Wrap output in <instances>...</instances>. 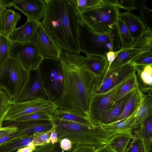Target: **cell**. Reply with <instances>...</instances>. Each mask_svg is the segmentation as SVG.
<instances>
[{"instance_id":"ffe728a7","label":"cell","mask_w":152,"mask_h":152,"mask_svg":"<svg viewBox=\"0 0 152 152\" xmlns=\"http://www.w3.org/2000/svg\"><path fill=\"white\" fill-rule=\"evenodd\" d=\"M138 87L144 94H152V65L136 69Z\"/></svg>"},{"instance_id":"4dcf8cb0","label":"cell","mask_w":152,"mask_h":152,"mask_svg":"<svg viewBox=\"0 0 152 152\" xmlns=\"http://www.w3.org/2000/svg\"><path fill=\"white\" fill-rule=\"evenodd\" d=\"M136 73L117 87L114 99V103L129 94L138 87Z\"/></svg>"},{"instance_id":"74e56055","label":"cell","mask_w":152,"mask_h":152,"mask_svg":"<svg viewBox=\"0 0 152 152\" xmlns=\"http://www.w3.org/2000/svg\"><path fill=\"white\" fill-rule=\"evenodd\" d=\"M118 7L130 12L140 8L144 5L145 0H118Z\"/></svg>"},{"instance_id":"8d00e7d4","label":"cell","mask_w":152,"mask_h":152,"mask_svg":"<svg viewBox=\"0 0 152 152\" xmlns=\"http://www.w3.org/2000/svg\"><path fill=\"white\" fill-rule=\"evenodd\" d=\"M51 120V118L49 114L45 113L39 112L23 116L10 122H22L38 120Z\"/></svg>"},{"instance_id":"f907efd6","label":"cell","mask_w":152,"mask_h":152,"mask_svg":"<svg viewBox=\"0 0 152 152\" xmlns=\"http://www.w3.org/2000/svg\"><path fill=\"white\" fill-rule=\"evenodd\" d=\"M95 152H115L106 144L96 148Z\"/></svg>"},{"instance_id":"d4e9b609","label":"cell","mask_w":152,"mask_h":152,"mask_svg":"<svg viewBox=\"0 0 152 152\" xmlns=\"http://www.w3.org/2000/svg\"><path fill=\"white\" fill-rule=\"evenodd\" d=\"M152 114V94H144L141 104L134 115L136 129Z\"/></svg>"},{"instance_id":"ac0fdd59","label":"cell","mask_w":152,"mask_h":152,"mask_svg":"<svg viewBox=\"0 0 152 152\" xmlns=\"http://www.w3.org/2000/svg\"><path fill=\"white\" fill-rule=\"evenodd\" d=\"M21 16L20 13L7 9L0 15V33L7 38L16 28Z\"/></svg>"},{"instance_id":"603a6c76","label":"cell","mask_w":152,"mask_h":152,"mask_svg":"<svg viewBox=\"0 0 152 152\" xmlns=\"http://www.w3.org/2000/svg\"><path fill=\"white\" fill-rule=\"evenodd\" d=\"M143 52L140 50L132 47L121 49L117 51L115 59L108 70L115 68L130 62L136 56Z\"/></svg>"},{"instance_id":"d590c367","label":"cell","mask_w":152,"mask_h":152,"mask_svg":"<svg viewBox=\"0 0 152 152\" xmlns=\"http://www.w3.org/2000/svg\"><path fill=\"white\" fill-rule=\"evenodd\" d=\"M71 1L79 13L102 3V0H71Z\"/></svg>"},{"instance_id":"d6a6232c","label":"cell","mask_w":152,"mask_h":152,"mask_svg":"<svg viewBox=\"0 0 152 152\" xmlns=\"http://www.w3.org/2000/svg\"><path fill=\"white\" fill-rule=\"evenodd\" d=\"M12 104L6 92L0 89V128L2 127L5 115Z\"/></svg>"},{"instance_id":"2e32d148","label":"cell","mask_w":152,"mask_h":152,"mask_svg":"<svg viewBox=\"0 0 152 152\" xmlns=\"http://www.w3.org/2000/svg\"><path fill=\"white\" fill-rule=\"evenodd\" d=\"M39 22L28 20L23 25L16 28L7 38L11 44L30 42Z\"/></svg>"},{"instance_id":"5b68a950","label":"cell","mask_w":152,"mask_h":152,"mask_svg":"<svg viewBox=\"0 0 152 152\" xmlns=\"http://www.w3.org/2000/svg\"><path fill=\"white\" fill-rule=\"evenodd\" d=\"M119 9L102 3L79 13L80 21L96 33H107L116 26L119 18Z\"/></svg>"},{"instance_id":"f546056e","label":"cell","mask_w":152,"mask_h":152,"mask_svg":"<svg viewBox=\"0 0 152 152\" xmlns=\"http://www.w3.org/2000/svg\"><path fill=\"white\" fill-rule=\"evenodd\" d=\"M116 27L121 43V49L132 47L135 40L132 37L124 23L119 18Z\"/></svg>"},{"instance_id":"d6986e66","label":"cell","mask_w":152,"mask_h":152,"mask_svg":"<svg viewBox=\"0 0 152 152\" xmlns=\"http://www.w3.org/2000/svg\"><path fill=\"white\" fill-rule=\"evenodd\" d=\"M144 94L140 91L138 87L136 88L132 92L122 112L112 122L124 119L135 114L141 104Z\"/></svg>"},{"instance_id":"681fc988","label":"cell","mask_w":152,"mask_h":152,"mask_svg":"<svg viewBox=\"0 0 152 152\" xmlns=\"http://www.w3.org/2000/svg\"><path fill=\"white\" fill-rule=\"evenodd\" d=\"M117 53V51L115 52L113 51H110L107 53L106 57L109 62L108 68L115 59Z\"/></svg>"},{"instance_id":"4fadbf2b","label":"cell","mask_w":152,"mask_h":152,"mask_svg":"<svg viewBox=\"0 0 152 152\" xmlns=\"http://www.w3.org/2000/svg\"><path fill=\"white\" fill-rule=\"evenodd\" d=\"M30 42L44 58H59L62 49L53 41L39 22Z\"/></svg>"},{"instance_id":"bcb514c9","label":"cell","mask_w":152,"mask_h":152,"mask_svg":"<svg viewBox=\"0 0 152 152\" xmlns=\"http://www.w3.org/2000/svg\"><path fill=\"white\" fill-rule=\"evenodd\" d=\"M13 0H0V15L6 9L12 7L11 4Z\"/></svg>"},{"instance_id":"6da1fadb","label":"cell","mask_w":152,"mask_h":152,"mask_svg":"<svg viewBox=\"0 0 152 152\" xmlns=\"http://www.w3.org/2000/svg\"><path fill=\"white\" fill-rule=\"evenodd\" d=\"M59 58L63 85L61 95L56 104L57 109L88 119V108L96 77L87 67L86 57L62 50Z\"/></svg>"},{"instance_id":"44dd1931","label":"cell","mask_w":152,"mask_h":152,"mask_svg":"<svg viewBox=\"0 0 152 152\" xmlns=\"http://www.w3.org/2000/svg\"><path fill=\"white\" fill-rule=\"evenodd\" d=\"M133 138L132 130L121 132L112 137L106 144L115 152H125L130 140Z\"/></svg>"},{"instance_id":"8fae6325","label":"cell","mask_w":152,"mask_h":152,"mask_svg":"<svg viewBox=\"0 0 152 152\" xmlns=\"http://www.w3.org/2000/svg\"><path fill=\"white\" fill-rule=\"evenodd\" d=\"M117 88L107 93L92 94L88 110V118L92 125L100 126V122L114 104Z\"/></svg>"},{"instance_id":"7dc6e473","label":"cell","mask_w":152,"mask_h":152,"mask_svg":"<svg viewBox=\"0 0 152 152\" xmlns=\"http://www.w3.org/2000/svg\"><path fill=\"white\" fill-rule=\"evenodd\" d=\"M20 135V134L19 133L18 130V131L16 132L9 134L0 138V145L5 142L15 137Z\"/></svg>"},{"instance_id":"7c38bea8","label":"cell","mask_w":152,"mask_h":152,"mask_svg":"<svg viewBox=\"0 0 152 152\" xmlns=\"http://www.w3.org/2000/svg\"><path fill=\"white\" fill-rule=\"evenodd\" d=\"M10 57L18 60L28 71L36 69L43 58L30 42L11 43Z\"/></svg>"},{"instance_id":"1f68e13d","label":"cell","mask_w":152,"mask_h":152,"mask_svg":"<svg viewBox=\"0 0 152 152\" xmlns=\"http://www.w3.org/2000/svg\"><path fill=\"white\" fill-rule=\"evenodd\" d=\"M132 47L143 52L152 51V31L146 29L142 35L135 40Z\"/></svg>"},{"instance_id":"f5cc1de1","label":"cell","mask_w":152,"mask_h":152,"mask_svg":"<svg viewBox=\"0 0 152 152\" xmlns=\"http://www.w3.org/2000/svg\"><path fill=\"white\" fill-rule=\"evenodd\" d=\"M148 152H152V147L150 148Z\"/></svg>"},{"instance_id":"5bb4252c","label":"cell","mask_w":152,"mask_h":152,"mask_svg":"<svg viewBox=\"0 0 152 152\" xmlns=\"http://www.w3.org/2000/svg\"><path fill=\"white\" fill-rule=\"evenodd\" d=\"M45 0H14L12 7L19 10L26 16L27 20L40 22L45 13Z\"/></svg>"},{"instance_id":"9a60e30c","label":"cell","mask_w":152,"mask_h":152,"mask_svg":"<svg viewBox=\"0 0 152 152\" xmlns=\"http://www.w3.org/2000/svg\"><path fill=\"white\" fill-rule=\"evenodd\" d=\"M8 126H16L20 134L25 138L35 136L50 130H54L51 121L38 120L22 122H10Z\"/></svg>"},{"instance_id":"83f0119b","label":"cell","mask_w":152,"mask_h":152,"mask_svg":"<svg viewBox=\"0 0 152 152\" xmlns=\"http://www.w3.org/2000/svg\"><path fill=\"white\" fill-rule=\"evenodd\" d=\"M24 138L19 135L0 145V152H11L28 145L37 136Z\"/></svg>"},{"instance_id":"816d5d0a","label":"cell","mask_w":152,"mask_h":152,"mask_svg":"<svg viewBox=\"0 0 152 152\" xmlns=\"http://www.w3.org/2000/svg\"><path fill=\"white\" fill-rule=\"evenodd\" d=\"M50 140L51 142L53 144H55L58 142V134L54 131L50 135Z\"/></svg>"},{"instance_id":"484cf974","label":"cell","mask_w":152,"mask_h":152,"mask_svg":"<svg viewBox=\"0 0 152 152\" xmlns=\"http://www.w3.org/2000/svg\"><path fill=\"white\" fill-rule=\"evenodd\" d=\"M135 114L124 119L101 126L103 129L112 132H119L132 131L136 129Z\"/></svg>"},{"instance_id":"3957f363","label":"cell","mask_w":152,"mask_h":152,"mask_svg":"<svg viewBox=\"0 0 152 152\" xmlns=\"http://www.w3.org/2000/svg\"><path fill=\"white\" fill-rule=\"evenodd\" d=\"M51 121L53 131L58 134V142L66 138L73 145H93L97 148L106 144L110 138L118 133L106 130L101 126H88L52 118Z\"/></svg>"},{"instance_id":"4316f807","label":"cell","mask_w":152,"mask_h":152,"mask_svg":"<svg viewBox=\"0 0 152 152\" xmlns=\"http://www.w3.org/2000/svg\"><path fill=\"white\" fill-rule=\"evenodd\" d=\"M132 92L114 103L101 121L100 126L112 122L121 114Z\"/></svg>"},{"instance_id":"52a82bcc","label":"cell","mask_w":152,"mask_h":152,"mask_svg":"<svg viewBox=\"0 0 152 152\" xmlns=\"http://www.w3.org/2000/svg\"><path fill=\"white\" fill-rule=\"evenodd\" d=\"M50 100L55 104L61 95L63 76L59 58H43L37 69Z\"/></svg>"},{"instance_id":"60d3db41","label":"cell","mask_w":152,"mask_h":152,"mask_svg":"<svg viewBox=\"0 0 152 152\" xmlns=\"http://www.w3.org/2000/svg\"><path fill=\"white\" fill-rule=\"evenodd\" d=\"M125 152H144L143 144L139 137L138 130L135 131L132 140Z\"/></svg>"},{"instance_id":"836d02e7","label":"cell","mask_w":152,"mask_h":152,"mask_svg":"<svg viewBox=\"0 0 152 152\" xmlns=\"http://www.w3.org/2000/svg\"><path fill=\"white\" fill-rule=\"evenodd\" d=\"M11 49L10 42L0 33V68L10 57Z\"/></svg>"},{"instance_id":"cb8c5ba5","label":"cell","mask_w":152,"mask_h":152,"mask_svg":"<svg viewBox=\"0 0 152 152\" xmlns=\"http://www.w3.org/2000/svg\"><path fill=\"white\" fill-rule=\"evenodd\" d=\"M139 127V137L143 144L144 152H148L152 147V114L143 121Z\"/></svg>"},{"instance_id":"8992f818","label":"cell","mask_w":152,"mask_h":152,"mask_svg":"<svg viewBox=\"0 0 152 152\" xmlns=\"http://www.w3.org/2000/svg\"><path fill=\"white\" fill-rule=\"evenodd\" d=\"M28 72L18 60L10 57L0 68V89L6 92L11 100L23 88Z\"/></svg>"},{"instance_id":"30bf717a","label":"cell","mask_w":152,"mask_h":152,"mask_svg":"<svg viewBox=\"0 0 152 152\" xmlns=\"http://www.w3.org/2000/svg\"><path fill=\"white\" fill-rule=\"evenodd\" d=\"M40 98L50 99L37 69L29 71L24 86L12 102L21 103Z\"/></svg>"},{"instance_id":"f1b7e54d","label":"cell","mask_w":152,"mask_h":152,"mask_svg":"<svg viewBox=\"0 0 152 152\" xmlns=\"http://www.w3.org/2000/svg\"><path fill=\"white\" fill-rule=\"evenodd\" d=\"M52 119L62 120L84 125L94 126L87 118L69 112L57 109L49 114Z\"/></svg>"},{"instance_id":"db71d44e","label":"cell","mask_w":152,"mask_h":152,"mask_svg":"<svg viewBox=\"0 0 152 152\" xmlns=\"http://www.w3.org/2000/svg\"><path fill=\"white\" fill-rule=\"evenodd\" d=\"M16 151H15L14 152H15V151H16Z\"/></svg>"},{"instance_id":"7a4b0ae2","label":"cell","mask_w":152,"mask_h":152,"mask_svg":"<svg viewBox=\"0 0 152 152\" xmlns=\"http://www.w3.org/2000/svg\"><path fill=\"white\" fill-rule=\"evenodd\" d=\"M43 27L61 49L80 55L79 13L71 0H45Z\"/></svg>"},{"instance_id":"ee69618b","label":"cell","mask_w":152,"mask_h":152,"mask_svg":"<svg viewBox=\"0 0 152 152\" xmlns=\"http://www.w3.org/2000/svg\"><path fill=\"white\" fill-rule=\"evenodd\" d=\"M17 127L14 125L2 127L0 128V138L18 131Z\"/></svg>"},{"instance_id":"7bdbcfd3","label":"cell","mask_w":152,"mask_h":152,"mask_svg":"<svg viewBox=\"0 0 152 152\" xmlns=\"http://www.w3.org/2000/svg\"><path fill=\"white\" fill-rule=\"evenodd\" d=\"M72 152H95L96 148L94 146L86 145H73Z\"/></svg>"},{"instance_id":"7402d4cb","label":"cell","mask_w":152,"mask_h":152,"mask_svg":"<svg viewBox=\"0 0 152 152\" xmlns=\"http://www.w3.org/2000/svg\"><path fill=\"white\" fill-rule=\"evenodd\" d=\"M85 62L88 69L96 77L101 76L108 70L109 62L107 57L89 55L86 57Z\"/></svg>"},{"instance_id":"ba28073f","label":"cell","mask_w":152,"mask_h":152,"mask_svg":"<svg viewBox=\"0 0 152 152\" xmlns=\"http://www.w3.org/2000/svg\"><path fill=\"white\" fill-rule=\"evenodd\" d=\"M136 71L135 67L130 62L107 70L101 76L96 77L92 94H104L117 88Z\"/></svg>"},{"instance_id":"f6af8a7d","label":"cell","mask_w":152,"mask_h":152,"mask_svg":"<svg viewBox=\"0 0 152 152\" xmlns=\"http://www.w3.org/2000/svg\"><path fill=\"white\" fill-rule=\"evenodd\" d=\"M59 142L61 148L65 151L70 150L73 146V144L71 141L66 138L62 139Z\"/></svg>"},{"instance_id":"9c48e42d","label":"cell","mask_w":152,"mask_h":152,"mask_svg":"<svg viewBox=\"0 0 152 152\" xmlns=\"http://www.w3.org/2000/svg\"><path fill=\"white\" fill-rule=\"evenodd\" d=\"M57 109L55 103L50 99L44 98L23 102L13 103L4 121H11L23 116L35 113L51 114Z\"/></svg>"},{"instance_id":"e575fe53","label":"cell","mask_w":152,"mask_h":152,"mask_svg":"<svg viewBox=\"0 0 152 152\" xmlns=\"http://www.w3.org/2000/svg\"><path fill=\"white\" fill-rule=\"evenodd\" d=\"M136 69L152 65V51L143 52L134 58L130 62Z\"/></svg>"},{"instance_id":"e0dca14e","label":"cell","mask_w":152,"mask_h":152,"mask_svg":"<svg viewBox=\"0 0 152 152\" xmlns=\"http://www.w3.org/2000/svg\"><path fill=\"white\" fill-rule=\"evenodd\" d=\"M119 18L124 23L135 40L138 39L146 29L140 17L130 12H119Z\"/></svg>"},{"instance_id":"ab89813d","label":"cell","mask_w":152,"mask_h":152,"mask_svg":"<svg viewBox=\"0 0 152 152\" xmlns=\"http://www.w3.org/2000/svg\"><path fill=\"white\" fill-rule=\"evenodd\" d=\"M140 19L146 29L152 31V10L144 5L140 8Z\"/></svg>"},{"instance_id":"f35d334b","label":"cell","mask_w":152,"mask_h":152,"mask_svg":"<svg viewBox=\"0 0 152 152\" xmlns=\"http://www.w3.org/2000/svg\"><path fill=\"white\" fill-rule=\"evenodd\" d=\"M73 146L69 151H65L60 147V142H58L55 144L51 142L35 146L34 150L31 152H72Z\"/></svg>"},{"instance_id":"277c9868","label":"cell","mask_w":152,"mask_h":152,"mask_svg":"<svg viewBox=\"0 0 152 152\" xmlns=\"http://www.w3.org/2000/svg\"><path fill=\"white\" fill-rule=\"evenodd\" d=\"M79 42L80 52L85 53L86 56L97 55L106 57L108 52H116L121 48L116 26L108 33L99 34L93 31L80 21Z\"/></svg>"},{"instance_id":"c3c4849f","label":"cell","mask_w":152,"mask_h":152,"mask_svg":"<svg viewBox=\"0 0 152 152\" xmlns=\"http://www.w3.org/2000/svg\"><path fill=\"white\" fill-rule=\"evenodd\" d=\"M35 148V146L31 142L28 145L16 150L15 152H31Z\"/></svg>"},{"instance_id":"b9f144b4","label":"cell","mask_w":152,"mask_h":152,"mask_svg":"<svg viewBox=\"0 0 152 152\" xmlns=\"http://www.w3.org/2000/svg\"><path fill=\"white\" fill-rule=\"evenodd\" d=\"M53 131L50 130L37 135L31 142L36 146L50 142V136Z\"/></svg>"}]
</instances>
